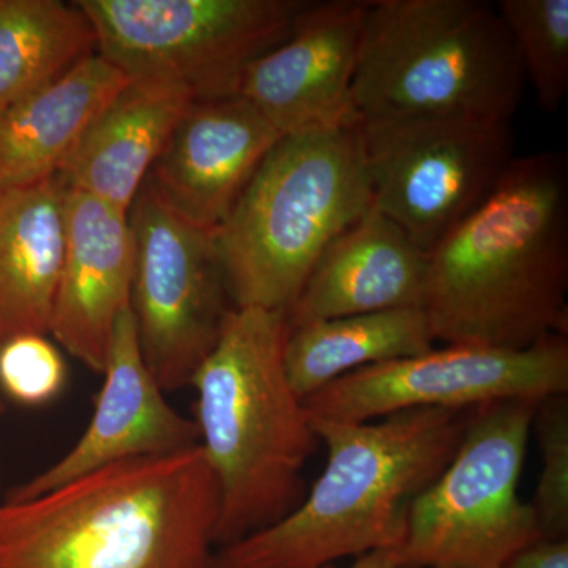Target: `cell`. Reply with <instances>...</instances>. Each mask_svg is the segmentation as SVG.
<instances>
[{"mask_svg":"<svg viewBox=\"0 0 568 568\" xmlns=\"http://www.w3.org/2000/svg\"><path fill=\"white\" fill-rule=\"evenodd\" d=\"M426 261L424 312L435 342L523 351L567 335V156L511 160Z\"/></svg>","mask_w":568,"mask_h":568,"instance_id":"cell-1","label":"cell"},{"mask_svg":"<svg viewBox=\"0 0 568 568\" xmlns=\"http://www.w3.org/2000/svg\"><path fill=\"white\" fill-rule=\"evenodd\" d=\"M220 491L201 446L0 503V568H212Z\"/></svg>","mask_w":568,"mask_h":568,"instance_id":"cell-2","label":"cell"},{"mask_svg":"<svg viewBox=\"0 0 568 568\" xmlns=\"http://www.w3.org/2000/svg\"><path fill=\"white\" fill-rule=\"evenodd\" d=\"M473 409H407L366 422L312 417L327 465L271 528L216 549L212 568H320L405 541L410 508L446 469Z\"/></svg>","mask_w":568,"mask_h":568,"instance_id":"cell-3","label":"cell"},{"mask_svg":"<svg viewBox=\"0 0 568 568\" xmlns=\"http://www.w3.org/2000/svg\"><path fill=\"white\" fill-rule=\"evenodd\" d=\"M290 332L284 312L233 306L190 383L200 446L219 485V548L271 528L306 495L304 467L320 437L287 379Z\"/></svg>","mask_w":568,"mask_h":568,"instance_id":"cell-4","label":"cell"},{"mask_svg":"<svg viewBox=\"0 0 568 568\" xmlns=\"http://www.w3.org/2000/svg\"><path fill=\"white\" fill-rule=\"evenodd\" d=\"M372 205L358 122L283 136L215 231L231 302L290 312L325 248Z\"/></svg>","mask_w":568,"mask_h":568,"instance_id":"cell-5","label":"cell"},{"mask_svg":"<svg viewBox=\"0 0 568 568\" xmlns=\"http://www.w3.org/2000/svg\"><path fill=\"white\" fill-rule=\"evenodd\" d=\"M526 77L481 0H369L351 103L357 121L470 115L510 122Z\"/></svg>","mask_w":568,"mask_h":568,"instance_id":"cell-6","label":"cell"},{"mask_svg":"<svg viewBox=\"0 0 568 568\" xmlns=\"http://www.w3.org/2000/svg\"><path fill=\"white\" fill-rule=\"evenodd\" d=\"M537 405L474 407L454 458L410 508L399 568H504L544 538L518 495Z\"/></svg>","mask_w":568,"mask_h":568,"instance_id":"cell-7","label":"cell"},{"mask_svg":"<svg viewBox=\"0 0 568 568\" xmlns=\"http://www.w3.org/2000/svg\"><path fill=\"white\" fill-rule=\"evenodd\" d=\"M312 0H78L99 54L130 81L179 85L194 102L239 95Z\"/></svg>","mask_w":568,"mask_h":568,"instance_id":"cell-8","label":"cell"},{"mask_svg":"<svg viewBox=\"0 0 568 568\" xmlns=\"http://www.w3.org/2000/svg\"><path fill=\"white\" fill-rule=\"evenodd\" d=\"M357 122L373 205L426 254L487 200L515 159L510 122L470 115Z\"/></svg>","mask_w":568,"mask_h":568,"instance_id":"cell-9","label":"cell"},{"mask_svg":"<svg viewBox=\"0 0 568 568\" xmlns=\"http://www.w3.org/2000/svg\"><path fill=\"white\" fill-rule=\"evenodd\" d=\"M132 312L145 365L164 392L189 387L233 306L215 233L197 230L142 185L129 211Z\"/></svg>","mask_w":568,"mask_h":568,"instance_id":"cell-10","label":"cell"},{"mask_svg":"<svg viewBox=\"0 0 568 568\" xmlns=\"http://www.w3.org/2000/svg\"><path fill=\"white\" fill-rule=\"evenodd\" d=\"M567 392V335H551L523 351L433 347L347 373L304 403L312 417L366 424L407 409L466 410L506 399L540 403Z\"/></svg>","mask_w":568,"mask_h":568,"instance_id":"cell-11","label":"cell"},{"mask_svg":"<svg viewBox=\"0 0 568 568\" xmlns=\"http://www.w3.org/2000/svg\"><path fill=\"white\" fill-rule=\"evenodd\" d=\"M369 0L310 2L290 36L246 71L244 97L282 136L355 123L351 89Z\"/></svg>","mask_w":568,"mask_h":568,"instance_id":"cell-12","label":"cell"},{"mask_svg":"<svg viewBox=\"0 0 568 568\" xmlns=\"http://www.w3.org/2000/svg\"><path fill=\"white\" fill-rule=\"evenodd\" d=\"M103 376L91 422L77 444L31 480L10 489L6 499H29L103 467L200 446L196 424L166 402V392L142 358L132 306L118 317Z\"/></svg>","mask_w":568,"mask_h":568,"instance_id":"cell-13","label":"cell"},{"mask_svg":"<svg viewBox=\"0 0 568 568\" xmlns=\"http://www.w3.org/2000/svg\"><path fill=\"white\" fill-rule=\"evenodd\" d=\"M282 138L244 97L194 102L144 183L183 222L215 233Z\"/></svg>","mask_w":568,"mask_h":568,"instance_id":"cell-14","label":"cell"},{"mask_svg":"<svg viewBox=\"0 0 568 568\" xmlns=\"http://www.w3.org/2000/svg\"><path fill=\"white\" fill-rule=\"evenodd\" d=\"M134 237L129 213L65 189V248L50 335L103 375L115 323L132 301Z\"/></svg>","mask_w":568,"mask_h":568,"instance_id":"cell-15","label":"cell"},{"mask_svg":"<svg viewBox=\"0 0 568 568\" xmlns=\"http://www.w3.org/2000/svg\"><path fill=\"white\" fill-rule=\"evenodd\" d=\"M426 274V253L372 205L325 248L286 313L287 323L298 327L387 310H424Z\"/></svg>","mask_w":568,"mask_h":568,"instance_id":"cell-16","label":"cell"},{"mask_svg":"<svg viewBox=\"0 0 568 568\" xmlns=\"http://www.w3.org/2000/svg\"><path fill=\"white\" fill-rule=\"evenodd\" d=\"M194 99L179 85L130 81L97 114L58 179L129 213Z\"/></svg>","mask_w":568,"mask_h":568,"instance_id":"cell-17","label":"cell"},{"mask_svg":"<svg viewBox=\"0 0 568 568\" xmlns=\"http://www.w3.org/2000/svg\"><path fill=\"white\" fill-rule=\"evenodd\" d=\"M129 82L92 54L0 111V190L55 178L97 114Z\"/></svg>","mask_w":568,"mask_h":568,"instance_id":"cell-18","label":"cell"},{"mask_svg":"<svg viewBox=\"0 0 568 568\" xmlns=\"http://www.w3.org/2000/svg\"><path fill=\"white\" fill-rule=\"evenodd\" d=\"M65 248V186L0 190V339L50 335Z\"/></svg>","mask_w":568,"mask_h":568,"instance_id":"cell-19","label":"cell"},{"mask_svg":"<svg viewBox=\"0 0 568 568\" xmlns=\"http://www.w3.org/2000/svg\"><path fill=\"white\" fill-rule=\"evenodd\" d=\"M435 347L422 308H398L291 327L287 379L302 399L355 369L414 357Z\"/></svg>","mask_w":568,"mask_h":568,"instance_id":"cell-20","label":"cell"},{"mask_svg":"<svg viewBox=\"0 0 568 568\" xmlns=\"http://www.w3.org/2000/svg\"><path fill=\"white\" fill-rule=\"evenodd\" d=\"M97 48L77 3L0 0V111L61 78Z\"/></svg>","mask_w":568,"mask_h":568,"instance_id":"cell-21","label":"cell"},{"mask_svg":"<svg viewBox=\"0 0 568 568\" xmlns=\"http://www.w3.org/2000/svg\"><path fill=\"white\" fill-rule=\"evenodd\" d=\"M526 80L538 106L558 112L568 92V0H500Z\"/></svg>","mask_w":568,"mask_h":568,"instance_id":"cell-22","label":"cell"},{"mask_svg":"<svg viewBox=\"0 0 568 568\" xmlns=\"http://www.w3.org/2000/svg\"><path fill=\"white\" fill-rule=\"evenodd\" d=\"M541 474L530 507L544 538H568V396L541 399L534 414Z\"/></svg>","mask_w":568,"mask_h":568,"instance_id":"cell-23","label":"cell"},{"mask_svg":"<svg viewBox=\"0 0 568 568\" xmlns=\"http://www.w3.org/2000/svg\"><path fill=\"white\" fill-rule=\"evenodd\" d=\"M67 365L48 335L0 339V398L24 407L48 405L65 387Z\"/></svg>","mask_w":568,"mask_h":568,"instance_id":"cell-24","label":"cell"},{"mask_svg":"<svg viewBox=\"0 0 568 568\" xmlns=\"http://www.w3.org/2000/svg\"><path fill=\"white\" fill-rule=\"evenodd\" d=\"M504 568H568V538H541L519 551Z\"/></svg>","mask_w":568,"mask_h":568,"instance_id":"cell-25","label":"cell"},{"mask_svg":"<svg viewBox=\"0 0 568 568\" xmlns=\"http://www.w3.org/2000/svg\"><path fill=\"white\" fill-rule=\"evenodd\" d=\"M320 568H336L334 566H324ZM346 568H399L395 558V549H377V551L366 552L364 556L355 558L353 566Z\"/></svg>","mask_w":568,"mask_h":568,"instance_id":"cell-26","label":"cell"},{"mask_svg":"<svg viewBox=\"0 0 568 568\" xmlns=\"http://www.w3.org/2000/svg\"><path fill=\"white\" fill-rule=\"evenodd\" d=\"M2 410H3V399L0 398V413H2Z\"/></svg>","mask_w":568,"mask_h":568,"instance_id":"cell-27","label":"cell"}]
</instances>
